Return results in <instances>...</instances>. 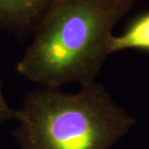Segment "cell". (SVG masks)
Listing matches in <instances>:
<instances>
[{
  "label": "cell",
  "mask_w": 149,
  "mask_h": 149,
  "mask_svg": "<svg viewBox=\"0 0 149 149\" xmlns=\"http://www.w3.org/2000/svg\"><path fill=\"white\" fill-rule=\"evenodd\" d=\"M133 3L56 0L35 28L17 72L45 88L94 82L108 56L112 31Z\"/></svg>",
  "instance_id": "6da1fadb"
},
{
  "label": "cell",
  "mask_w": 149,
  "mask_h": 149,
  "mask_svg": "<svg viewBox=\"0 0 149 149\" xmlns=\"http://www.w3.org/2000/svg\"><path fill=\"white\" fill-rule=\"evenodd\" d=\"M15 111L20 149H109L135 123L95 81L77 93L32 91Z\"/></svg>",
  "instance_id": "7a4b0ae2"
},
{
  "label": "cell",
  "mask_w": 149,
  "mask_h": 149,
  "mask_svg": "<svg viewBox=\"0 0 149 149\" xmlns=\"http://www.w3.org/2000/svg\"><path fill=\"white\" fill-rule=\"evenodd\" d=\"M56 0H0V29L24 38L35 28Z\"/></svg>",
  "instance_id": "3957f363"
},
{
  "label": "cell",
  "mask_w": 149,
  "mask_h": 149,
  "mask_svg": "<svg viewBox=\"0 0 149 149\" xmlns=\"http://www.w3.org/2000/svg\"><path fill=\"white\" fill-rule=\"evenodd\" d=\"M127 49L149 52V11L135 17L122 35L109 37L108 55Z\"/></svg>",
  "instance_id": "277c9868"
},
{
  "label": "cell",
  "mask_w": 149,
  "mask_h": 149,
  "mask_svg": "<svg viewBox=\"0 0 149 149\" xmlns=\"http://www.w3.org/2000/svg\"><path fill=\"white\" fill-rule=\"evenodd\" d=\"M15 109H11L6 102L3 93L2 91V85L0 80V124L15 118Z\"/></svg>",
  "instance_id": "5b68a950"
}]
</instances>
